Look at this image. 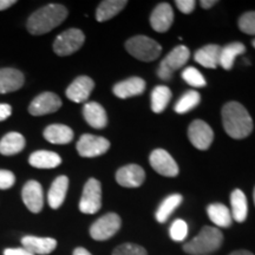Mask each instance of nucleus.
Returning <instances> with one entry per match:
<instances>
[{
    "label": "nucleus",
    "instance_id": "nucleus-1",
    "mask_svg": "<svg viewBox=\"0 0 255 255\" xmlns=\"http://www.w3.org/2000/svg\"><path fill=\"white\" fill-rule=\"evenodd\" d=\"M222 123L226 132L234 139H242L253 131V120L244 105L229 102L222 108Z\"/></svg>",
    "mask_w": 255,
    "mask_h": 255
},
{
    "label": "nucleus",
    "instance_id": "nucleus-2",
    "mask_svg": "<svg viewBox=\"0 0 255 255\" xmlns=\"http://www.w3.org/2000/svg\"><path fill=\"white\" fill-rule=\"evenodd\" d=\"M68 17V9L60 4H49L37 9L27 19L26 27L34 36L45 34L59 26Z\"/></svg>",
    "mask_w": 255,
    "mask_h": 255
},
{
    "label": "nucleus",
    "instance_id": "nucleus-3",
    "mask_svg": "<svg viewBox=\"0 0 255 255\" xmlns=\"http://www.w3.org/2000/svg\"><path fill=\"white\" fill-rule=\"evenodd\" d=\"M222 241L223 235L218 228L206 226L195 238L184 244L183 251L190 255H205L219 250Z\"/></svg>",
    "mask_w": 255,
    "mask_h": 255
},
{
    "label": "nucleus",
    "instance_id": "nucleus-4",
    "mask_svg": "<svg viewBox=\"0 0 255 255\" xmlns=\"http://www.w3.org/2000/svg\"><path fill=\"white\" fill-rule=\"evenodd\" d=\"M126 49L132 57L142 62H152L162 52V47L157 41L146 36L130 38L126 43Z\"/></svg>",
    "mask_w": 255,
    "mask_h": 255
},
{
    "label": "nucleus",
    "instance_id": "nucleus-5",
    "mask_svg": "<svg viewBox=\"0 0 255 255\" xmlns=\"http://www.w3.org/2000/svg\"><path fill=\"white\" fill-rule=\"evenodd\" d=\"M190 51L187 46L178 45L170 51L162 60L157 69V76L163 81H169L176 70L181 69L188 62Z\"/></svg>",
    "mask_w": 255,
    "mask_h": 255
},
{
    "label": "nucleus",
    "instance_id": "nucleus-6",
    "mask_svg": "<svg viewBox=\"0 0 255 255\" xmlns=\"http://www.w3.org/2000/svg\"><path fill=\"white\" fill-rule=\"evenodd\" d=\"M85 41L84 33L78 28H69L62 32L53 43V51L60 57L70 56L81 49Z\"/></svg>",
    "mask_w": 255,
    "mask_h": 255
},
{
    "label": "nucleus",
    "instance_id": "nucleus-7",
    "mask_svg": "<svg viewBox=\"0 0 255 255\" xmlns=\"http://www.w3.org/2000/svg\"><path fill=\"white\" fill-rule=\"evenodd\" d=\"M122 226V220L116 213L105 214L92 223L90 235L96 241H105L113 238Z\"/></svg>",
    "mask_w": 255,
    "mask_h": 255
},
{
    "label": "nucleus",
    "instance_id": "nucleus-8",
    "mask_svg": "<svg viewBox=\"0 0 255 255\" xmlns=\"http://www.w3.org/2000/svg\"><path fill=\"white\" fill-rule=\"evenodd\" d=\"M102 207V186L96 178H90L85 183L79 201V210L83 214H95Z\"/></svg>",
    "mask_w": 255,
    "mask_h": 255
},
{
    "label": "nucleus",
    "instance_id": "nucleus-9",
    "mask_svg": "<svg viewBox=\"0 0 255 255\" xmlns=\"http://www.w3.org/2000/svg\"><path fill=\"white\" fill-rule=\"evenodd\" d=\"M110 142L102 136L83 135L77 142V151L82 157H97L109 150Z\"/></svg>",
    "mask_w": 255,
    "mask_h": 255
},
{
    "label": "nucleus",
    "instance_id": "nucleus-10",
    "mask_svg": "<svg viewBox=\"0 0 255 255\" xmlns=\"http://www.w3.org/2000/svg\"><path fill=\"white\" fill-rule=\"evenodd\" d=\"M188 137L191 144L199 150H207L214 139V132L208 124L196 120L188 128Z\"/></svg>",
    "mask_w": 255,
    "mask_h": 255
},
{
    "label": "nucleus",
    "instance_id": "nucleus-11",
    "mask_svg": "<svg viewBox=\"0 0 255 255\" xmlns=\"http://www.w3.org/2000/svg\"><path fill=\"white\" fill-rule=\"evenodd\" d=\"M150 165L159 175L167 177H175L178 174V165L173 156L163 149H156L149 157Z\"/></svg>",
    "mask_w": 255,
    "mask_h": 255
},
{
    "label": "nucleus",
    "instance_id": "nucleus-12",
    "mask_svg": "<svg viewBox=\"0 0 255 255\" xmlns=\"http://www.w3.org/2000/svg\"><path fill=\"white\" fill-rule=\"evenodd\" d=\"M62 107V101L53 92H43L38 95L28 107V113L33 116H43V115L56 113Z\"/></svg>",
    "mask_w": 255,
    "mask_h": 255
},
{
    "label": "nucleus",
    "instance_id": "nucleus-13",
    "mask_svg": "<svg viewBox=\"0 0 255 255\" xmlns=\"http://www.w3.org/2000/svg\"><path fill=\"white\" fill-rule=\"evenodd\" d=\"M21 197L31 213L38 214L44 206V193L40 183L37 181H28L21 190Z\"/></svg>",
    "mask_w": 255,
    "mask_h": 255
},
{
    "label": "nucleus",
    "instance_id": "nucleus-14",
    "mask_svg": "<svg viewBox=\"0 0 255 255\" xmlns=\"http://www.w3.org/2000/svg\"><path fill=\"white\" fill-rule=\"evenodd\" d=\"M145 180V173L138 164H128L120 168L116 173V181L126 188L141 187Z\"/></svg>",
    "mask_w": 255,
    "mask_h": 255
},
{
    "label": "nucleus",
    "instance_id": "nucleus-15",
    "mask_svg": "<svg viewBox=\"0 0 255 255\" xmlns=\"http://www.w3.org/2000/svg\"><path fill=\"white\" fill-rule=\"evenodd\" d=\"M95 88V83L88 76L76 78L66 89V97L75 103H83L89 98Z\"/></svg>",
    "mask_w": 255,
    "mask_h": 255
},
{
    "label": "nucleus",
    "instance_id": "nucleus-16",
    "mask_svg": "<svg viewBox=\"0 0 255 255\" xmlns=\"http://www.w3.org/2000/svg\"><path fill=\"white\" fill-rule=\"evenodd\" d=\"M174 21V12L171 6L167 2H162L156 6L150 15V25L152 30L159 33L167 32Z\"/></svg>",
    "mask_w": 255,
    "mask_h": 255
},
{
    "label": "nucleus",
    "instance_id": "nucleus-17",
    "mask_svg": "<svg viewBox=\"0 0 255 255\" xmlns=\"http://www.w3.org/2000/svg\"><path fill=\"white\" fill-rule=\"evenodd\" d=\"M23 248L33 255H47L52 253L57 247V241L52 238H39L27 235L21 239Z\"/></svg>",
    "mask_w": 255,
    "mask_h": 255
},
{
    "label": "nucleus",
    "instance_id": "nucleus-18",
    "mask_svg": "<svg viewBox=\"0 0 255 255\" xmlns=\"http://www.w3.org/2000/svg\"><path fill=\"white\" fill-rule=\"evenodd\" d=\"M145 90V82L139 77H131L128 78L126 81L117 83L115 85L113 91L116 97L121 100H127L133 96H138L144 92Z\"/></svg>",
    "mask_w": 255,
    "mask_h": 255
},
{
    "label": "nucleus",
    "instance_id": "nucleus-19",
    "mask_svg": "<svg viewBox=\"0 0 255 255\" xmlns=\"http://www.w3.org/2000/svg\"><path fill=\"white\" fill-rule=\"evenodd\" d=\"M24 75L17 69H0V94L17 91L24 85Z\"/></svg>",
    "mask_w": 255,
    "mask_h": 255
},
{
    "label": "nucleus",
    "instance_id": "nucleus-20",
    "mask_svg": "<svg viewBox=\"0 0 255 255\" xmlns=\"http://www.w3.org/2000/svg\"><path fill=\"white\" fill-rule=\"evenodd\" d=\"M83 116L89 126L95 129H103L108 124V117L104 108L97 102H89L83 108Z\"/></svg>",
    "mask_w": 255,
    "mask_h": 255
},
{
    "label": "nucleus",
    "instance_id": "nucleus-21",
    "mask_svg": "<svg viewBox=\"0 0 255 255\" xmlns=\"http://www.w3.org/2000/svg\"><path fill=\"white\" fill-rule=\"evenodd\" d=\"M69 188V178L65 175L58 176L51 184V188L47 193V201L52 209H58L63 205L66 197Z\"/></svg>",
    "mask_w": 255,
    "mask_h": 255
},
{
    "label": "nucleus",
    "instance_id": "nucleus-22",
    "mask_svg": "<svg viewBox=\"0 0 255 255\" xmlns=\"http://www.w3.org/2000/svg\"><path fill=\"white\" fill-rule=\"evenodd\" d=\"M44 138L52 144H68L73 139V131L64 124H52L44 130Z\"/></svg>",
    "mask_w": 255,
    "mask_h": 255
},
{
    "label": "nucleus",
    "instance_id": "nucleus-23",
    "mask_svg": "<svg viewBox=\"0 0 255 255\" xmlns=\"http://www.w3.org/2000/svg\"><path fill=\"white\" fill-rule=\"evenodd\" d=\"M28 163L38 169H52L62 163V158L58 154L49 150H38L31 154Z\"/></svg>",
    "mask_w": 255,
    "mask_h": 255
},
{
    "label": "nucleus",
    "instance_id": "nucleus-24",
    "mask_svg": "<svg viewBox=\"0 0 255 255\" xmlns=\"http://www.w3.org/2000/svg\"><path fill=\"white\" fill-rule=\"evenodd\" d=\"M25 138L19 132H8L0 141V154L13 156L19 154L25 148Z\"/></svg>",
    "mask_w": 255,
    "mask_h": 255
},
{
    "label": "nucleus",
    "instance_id": "nucleus-25",
    "mask_svg": "<svg viewBox=\"0 0 255 255\" xmlns=\"http://www.w3.org/2000/svg\"><path fill=\"white\" fill-rule=\"evenodd\" d=\"M220 52H221V47L215 44H210L197 50L194 58L205 68L215 69L220 62Z\"/></svg>",
    "mask_w": 255,
    "mask_h": 255
},
{
    "label": "nucleus",
    "instance_id": "nucleus-26",
    "mask_svg": "<svg viewBox=\"0 0 255 255\" xmlns=\"http://www.w3.org/2000/svg\"><path fill=\"white\" fill-rule=\"evenodd\" d=\"M207 214H208L210 221L218 226V227L228 228L232 226V213L222 203H213V205H209L208 208H207Z\"/></svg>",
    "mask_w": 255,
    "mask_h": 255
},
{
    "label": "nucleus",
    "instance_id": "nucleus-27",
    "mask_svg": "<svg viewBox=\"0 0 255 255\" xmlns=\"http://www.w3.org/2000/svg\"><path fill=\"white\" fill-rule=\"evenodd\" d=\"M128 1L126 0H104L96 9V19L98 21H107L114 18L126 7Z\"/></svg>",
    "mask_w": 255,
    "mask_h": 255
},
{
    "label": "nucleus",
    "instance_id": "nucleus-28",
    "mask_svg": "<svg viewBox=\"0 0 255 255\" xmlns=\"http://www.w3.org/2000/svg\"><path fill=\"white\" fill-rule=\"evenodd\" d=\"M232 218L237 222H244L248 215V203L246 195L240 189L233 190L231 194Z\"/></svg>",
    "mask_w": 255,
    "mask_h": 255
},
{
    "label": "nucleus",
    "instance_id": "nucleus-29",
    "mask_svg": "<svg viewBox=\"0 0 255 255\" xmlns=\"http://www.w3.org/2000/svg\"><path fill=\"white\" fill-rule=\"evenodd\" d=\"M245 52H246V46L242 43L237 41V43L228 44V45L221 47L219 64L225 70H231L234 65L235 58Z\"/></svg>",
    "mask_w": 255,
    "mask_h": 255
},
{
    "label": "nucleus",
    "instance_id": "nucleus-30",
    "mask_svg": "<svg viewBox=\"0 0 255 255\" xmlns=\"http://www.w3.org/2000/svg\"><path fill=\"white\" fill-rule=\"evenodd\" d=\"M183 197L180 194H173L169 195L163 200V202L159 205V207L156 210V220L159 223H163L169 219V216L173 214V212L177 208L178 206L182 203Z\"/></svg>",
    "mask_w": 255,
    "mask_h": 255
},
{
    "label": "nucleus",
    "instance_id": "nucleus-31",
    "mask_svg": "<svg viewBox=\"0 0 255 255\" xmlns=\"http://www.w3.org/2000/svg\"><path fill=\"white\" fill-rule=\"evenodd\" d=\"M170 100V89L165 87V85H158L151 92V110L156 114L163 113Z\"/></svg>",
    "mask_w": 255,
    "mask_h": 255
},
{
    "label": "nucleus",
    "instance_id": "nucleus-32",
    "mask_svg": "<svg viewBox=\"0 0 255 255\" xmlns=\"http://www.w3.org/2000/svg\"><path fill=\"white\" fill-rule=\"evenodd\" d=\"M201 102V96L195 90H189L184 94L182 97L178 100V102L175 105V111L177 114H186L196 108Z\"/></svg>",
    "mask_w": 255,
    "mask_h": 255
},
{
    "label": "nucleus",
    "instance_id": "nucleus-33",
    "mask_svg": "<svg viewBox=\"0 0 255 255\" xmlns=\"http://www.w3.org/2000/svg\"><path fill=\"white\" fill-rule=\"evenodd\" d=\"M182 78L187 84H189L190 87L194 88H202L206 87L207 84L202 73H201L197 69L193 68V66H189V68H186L183 70Z\"/></svg>",
    "mask_w": 255,
    "mask_h": 255
},
{
    "label": "nucleus",
    "instance_id": "nucleus-34",
    "mask_svg": "<svg viewBox=\"0 0 255 255\" xmlns=\"http://www.w3.org/2000/svg\"><path fill=\"white\" fill-rule=\"evenodd\" d=\"M169 235L174 241L181 242L187 238L188 235V225L183 220H175L171 223L170 229H169Z\"/></svg>",
    "mask_w": 255,
    "mask_h": 255
},
{
    "label": "nucleus",
    "instance_id": "nucleus-35",
    "mask_svg": "<svg viewBox=\"0 0 255 255\" xmlns=\"http://www.w3.org/2000/svg\"><path fill=\"white\" fill-rule=\"evenodd\" d=\"M239 28L247 34H255V11L246 12L239 19Z\"/></svg>",
    "mask_w": 255,
    "mask_h": 255
},
{
    "label": "nucleus",
    "instance_id": "nucleus-36",
    "mask_svg": "<svg viewBox=\"0 0 255 255\" xmlns=\"http://www.w3.org/2000/svg\"><path fill=\"white\" fill-rule=\"evenodd\" d=\"M113 255H148L144 248L135 244H123L113 252Z\"/></svg>",
    "mask_w": 255,
    "mask_h": 255
},
{
    "label": "nucleus",
    "instance_id": "nucleus-37",
    "mask_svg": "<svg viewBox=\"0 0 255 255\" xmlns=\"http://www.w3.org/2000/svg\"><path fill=\"white\" fill-rule=\"evenodd\" d=\"M15 183V176L12 171L0 169V189H9Z\"/></svg>",
    "mask_w": 255,
    "mask_h": 255
},
{
    "label": "nucleus",
    "instance_id": "nucleus-38",
    "mask_svg": "<svg viewBox=\"0 0 255 255\" xmlns=\"http://www.w3.org/2000/svg\"><path fill=\"white\" fill-rule=\"evenodd\" d=\"M175 4H176L177 8L180 9L182 13L189 14L194 11V8H195L196 2L194 1V0H176Z\"/></svg>",
    "mask_w": 255,
    "mask_h": 255
},
{
    "label": "nucleus",
    "instance_id": "nucleus-39",
    "mask_svg": "<svg viewBox=\"0 0 255 255\" xmlns=\"http://www.w3.org/2000/svg\"><path fill=\"white\" fill-rule=\"evenodd\" d=\"M12 114V108L9 104H0V122L7 120Z\"/></svg>",
    "mask_w": 255,
    "mask_h": 255
},
{
    "label": "nucleus",
    "instance_id": "nucleus-40",
    "mask_svg": "<svg viewBox=\"0 0 255 255\" xmlns=\"http://www.w3.org/2000/svg\"><path fill=\"white\" fill-rule=\"evenodd\" d=\"M4 255H33L25 248H6L4 251Z\"/></svg>",
    "mask_w": 255,
    "mask_h": 255
},
{
    "label": "nucleus",
    "instance_id": "nucleus-41",
    "mask_svg": "<svg viewBox=\"0 0 255 255\" xmlns=\"http://www.w3.org/2000/svg\"><path fill=\"white\" fill-rule=\"evenodd\" d=\"M15 0H0V11H4L15 4Z\"/></svg>",
    "mask_w": 255,
    "mask_h": 255
},
{
    "label": "nucleus",
    "instance_id": "nucleus-42",
    "mask_svg": "<svg viewBox=\"0 0 255 255\" xmlns=\"http://www.w3.org/2000/svg\"><path fill=\"white\" fill-rule=\"evenodd\" d=\"M216 0H202V1H200V4H201V6H202L203 8H210V7H213V6H214L215 4H216Z\"/></svg>",
    "mask_w": 255,
    "mask_h": 255
},
{
    "label": "nucleus",
    "instance_id": "nucleus-43",
    "mask_svg": "<svg viewBox=\"0 0 255 255\" xmlns=\"http://www.w3.org/2000/svg\"><path fill=\"white\" fill-rule=\"evenodd\" d=\"M73 255H92V254L88 250H85V248L78 247L73 251Z\"/></svg>",
    "mask_w": 255,
    "mask_h": 255
},
{
    "label": "nucleus",
    "instance_id": "nucleus-44",
    "mask_svg": "<svg viewBox=\"0 0 255 255\" xmlns=\"http://www.w3.org/2000/svg\"><path fill=\"white\" fill-rule=\"evenodd\" d=\"M229 255H254V254L251 253V252H248V251H235Z\"/></svg>",
    "mask_w": 255,
    "mask_h": 255
},
{
    "label": "nucleus",
    "instance_id": "nucleus-45",
    "mask_svg": "<svg viewBox=\"0 0 255 255\" xmlns=\"http://www.w3.org/2000/svg\"><path fill=\"white\" fill-rule=\"evenodd\" d=\"M253 196H254V203H255V188H254V194H253Z\"/></svg>",
    "mask_w": 255,
    "mask_h": 255
},
{
    "label": "nucleus",
    "instance_id": "nucleus-46",
    "mask_svg": "<svg viewBox=\"0 0 255 255\" xmlns=\"http://www.w3.org/2000/svg\"><path fill=\"white\" fill-rule=\"evenodd\" d=\"M252 44H253V46H254V47H255V39H254V40H253V41H252Z\"/></svg>",
    "mask_w": 255,
    "mask_h": 255
}]
</instances>
